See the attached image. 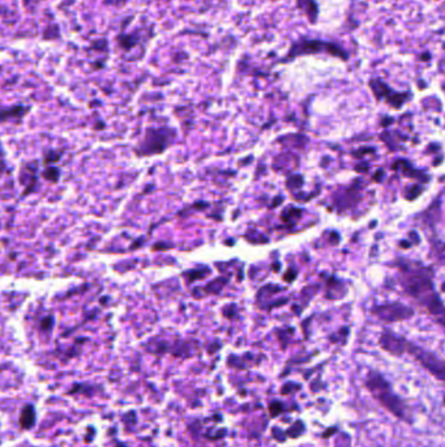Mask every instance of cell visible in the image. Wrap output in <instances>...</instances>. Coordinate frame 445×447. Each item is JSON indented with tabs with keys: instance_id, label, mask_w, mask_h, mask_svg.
<instances>
[{
	"instance_id": "6da1fadb",
	"label": "cell",
	"mask_w": 445,
	"mask_h": 447,
	"mask_svg": "<svg viewBox=\"0 0 445 447\" xmlns=\"http://www.w3.org/2000/svg\"><path fill=\"white\" fill-rule=\"evenodd\" d=\"M366 387L384 408L388 409L399 420L410 423V420L407 418L409 415L406 404L397 393H393L391 385L385 381L383 376H380L377 371H369V376L366 378Z\"/></svg>"
},
{
	"instance_id": "7a4b0ae2",
	"label": "cell",
	"mask_w": 445,
	"mask_h": 447,
	"mask_svg": "<svg viewBox=\"0 0 445 447\" xmlns=\"http://www.w3.org/2000/svg\"><path fill=\"white\" fill-rule=\"evenodd\" d=\"M406 289L409 293L436 316L440 323L445 326V308L439 300L438 294L435 293V291L432 289L430 278H426L421 273L413 272L407 278Z\"/></svg>"
},
{
	"instance_id": "3957f363",
	"label": "cell",
	"mask_w": 445,
	"mask_h": 447,
	"mask_svg": "<svg viewBox=\"0 0 445 447\" xmlns=\"http://www.w3.org/2000/svg\"><path fill=\"white\" fill-rule=\"evenodd\" d=\"M325 54L341 58L346 61L349 58V55L346 53L342 47L334 44V42H327L322 39H305L302 42L295 44L292 47L289 56H300V55H311V54Z\"/></svg>"
},
{
	"instance_id": "277c9868",
	"label": "cell",
	"mask_w": 445,
	"mask_h": 447,
	"mask_svg": "<svg viewBox=\"0 0 445 447\" xmlns=\"http://www.w3.org/2000/svg\"><path fill=\"white\" fill-rule=\"evenodd\" d=\"M405 352L414 356L416 361L422 365L427 371H430L434 377L445 383V361L439 358L438 356L426 352L421 348L415 347L411 343H405Z\"/></svg>"
},
{
	"instance_id": "5b68a950",
	"label": "cell",
	"mask_w": 445,
	"mask_h": 447,
	"mask_svg": "<svg viewBox=\"0 0 445 447\" xmlns=\"http://www.w3.org/2000/svg\"><path fill=\"white\" fill-rule=\"evenodd\" d=\"M374 313L383 318L384 321H389V322H396L401 319H407L409 316L414 314V310L406 308L401 303H392V305H385V306H377Z\"/></svg>"
},
{
	"instance_id": "8992f818",
	"label": "cell",
	"mask_w": 445,
	"mask_h": 447,
	"mask_svg": "<svg viewBox=\"0 0 445 447\" xmlns=\"http://www.w3.org/2000/svg\"><path fill=\"white\" fill-rule=\"evenodd\" d=\"M20 423L23 425L24 429H29L31 426L34 425V423H36V412H34L33 406H26V407L23 409Z\"/></svg>"
},
{
	"instance_id": "52a82bcc",
	"label": "cell",
	"mask_w": 445,
	"mask_h": 447,
	"mask_svg": "<svg viewBox=\"0 0 445 447\" xmlns=\"http://www.w3.org/2000/svg\"><path fill=\"white\" fill-rule=\"evenodd\" d=\"M401 246L409 247V243H407V242H404V243H401Z\"/></svg>"
},
{
	"instance_id": "ba28073f",
	"label": "cell",
	"mask_w": 445,
	"mask_h": 447,
	"mask_svg": "<svg viewBox=\"0 0 445 447\" xmlns=\"http://www.w3.org/2000/svg\"><path fill=\"white\" fill-rule=\"evenodd\" d=\"M444 403H445V399H444Z\"/></svg>"
}]
</instances>
